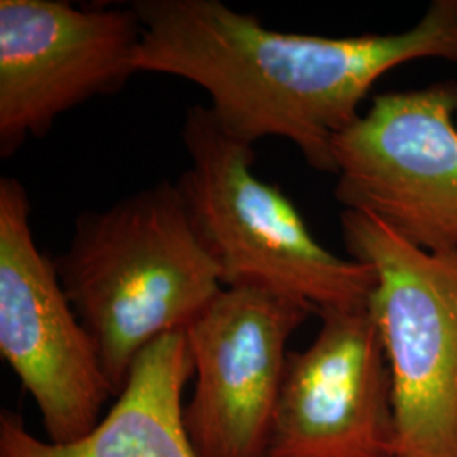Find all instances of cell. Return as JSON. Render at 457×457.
Masks as SVG:
<instances>
[{
    "label": "cell",
    "instance_id": "obj_5",
    "mask_svg": "<svg viewBox=\"0 0 457 457\" xmlns=\"http://www.w3.org/2000/svg\"><path fill=\"white\" fill-rule=\"evenodd\" d=\"M457 82L379 94L332 145L344 211L420 249H457Z\"/></svg>",
    "mask_w": 457,
    "mask_h": 457
},
{
    "label": "cell",
    "instance_id": "obj_8",
    "mask_svg": "<svg viewBox=\"0 0 457 457\" xmlns=\"http://www.w3.org/2000/svg\"><path fill=\"white\" fill-rule=\"evenodd\" d=\"M309 303L222 288L187 327L195 386L183 427L198 457H264L287 368V344Z\"/></svg>",
    "mask_w": 457,
    "mask_h": 457
},
{
    "label": "cell",
    "instance_id": "obj_9",
    "mask_svg": "<svg viewBox=\"0 0 457 457\" xmlns=\"http://www.w3.org/2000/svg\"><path fill=\"white\" fill-rule=\"evenodd\" d=\"M319 315L311 345L288 353L264 457H396L392 373L370 309Z\"/></svg>",
    "mask_w": 457,
    "mask_h": 457
},
{
    "label": "cell",
    "instance_id": "obj_3",
    "mask_svg": "<svg viewBox=\"0 0 457 457\" xmlns=\"http://www.w3.org/2000/svg\"><path fill=\"white\" fill-rule=\"evenodd\" d=\"M188 168L177 188L224 288H256L324 311L368 309L375 270L319 245L294 202L254 175V147L234 139L205 105L181 126Z\"/></svg>",
    "mask_w": 457,
    "mask_h": 457
},
{
    "label": "cell",
    "instance_id": "obj_4",
    "mask_svg": "<svg viewBox=\"0 0 457 457\" xmlns=\"http://www.w3.org/2000/svg\"><path fill=\"white\" fill-rule=\"evenodd\" d=\"M341 228L375 270L368 309L392 373L396 457H457V249L425 251L360 211Z\"/></svg>",
    "mask_w": 457,
    "mask_h": 457
},
{
    "label": "cell",
    "instance_id": "obj_7",
    "mask_svg": "<svg viewBox=\"0 0 457 457\" xmlns=\"http://www.w3.org/2000/svg\"><path fill=\"white\" fill-rule=\"evenodd\" d=\"M143 26L134 5L0 0V156L83 102L119 92L136 68Z\"/></svg>",
    "mask_w": 457,
    "mask_h": 457
},
{
    "label": "cell",
    "instance_id": "obj_2",
    "mask_svg": "<svg viewBox=\"0 0 457 457\" xmlns=\"http://www.w3.org/2000/svg\"><path fill=\"white\" fill-rule=\"evenodd\" d=\"M54 264L114 396L147 345L183 332L224 288L175 181L80 213Z\"/></svg>",
    "mask_w": 457,
    "mask_h": 457
},
{
    "label": "cell",
    "instance_id": "obj_10",
    "mask_svg": "<svg viewBox=\"0 0 457 457\" xmlns=\"http://www.w3.org/2000/svg\"><path fill=\"white\" fill-rule=\"evenodd\" d=\"M194 376L185 332L147 345L97 427L77 441H43L22 417L0 413V457H198L183 427V390Z\"/></svg>",
    "mask_w": 457,
    "mask_h": 457
},
{
    "label": "cell",
    "instance_id": "obj_6",
    "mask_svg": "<svg viewBox=\"0 0 457 457\" xmlns=\"http://www.w3.org/2000/svg\"><path fill=\"white\" fill-rule=\"evenodd\" d=\"M0 354L33 396L48 441L87 436L114 396L97 349L34 239L21 181L0 179Z\"/></svg>",
    "mask_w": 457,
    "mask_h": 457
},
{
    "label": "cell",
    "instance_id": "obj_1",
    "mask_svg": "<svg viewBox=\"0 0 457 457\" xmlns=\"http://www.w3.org/2000/svg\"><path fill=\"white\" fill-rule=\"evenodd\" d=\"M136 68L195 83L234 139L294 143L315 171L334 173V139L360 117L375 83L417 60L457 63V0H434L402 33L327 37L281 33L219 0H136Z\"/></svg>",
    "mask_w": 457,
    "mask_h": 457
}]
</instances>
